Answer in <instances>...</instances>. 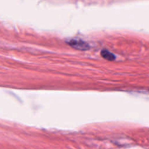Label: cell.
Here are the masks:
<instances>
[{
  "label": "cell",
  "instance_id": "obj_1",
  "mask_svg": "<svg viewBox=\"0 0 149 149\" xmlns=\"http://www.w3.org/2000/svg\"><path fill=\"white\" fill-rule=\"evenodd\" d=\"M69 44L72 46V47L80 50H86L89 48L87 43L80 40H71L69 41Z\"/></svg>",
  "mask_w": 149,
  "mask_h": 149
},
{
  "label": "cell",
  "instance_id": "obj_2",
  "mask_svg": "<svg viewBox=\"0 0 149 149\" xmlns=\"http://www.w3.org/2000/svg\"><path fill=\"white\" fill-rule=\"evenodd\" d=\"M101 55L102 57H103L104 59L108 60V61H114L115 59V55L110 52L109 51L106 50V49H103L101 52Z\"/></svg>",
  "mask_w": 149,
  "mask_h": 149
}]
</instances>
